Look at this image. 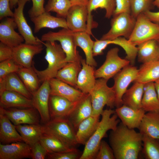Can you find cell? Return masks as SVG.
I'll use <instances>...</instances> for the list:
<instances>
[{"label":"cell","instance_id":"obj_1","mask_svg":"<svg viewBox=\"0 0 159 159\" xmlns=\"http://www.w3.org/2000/svg\"><path fill=\"white\" fill-rule=\"evenodd\" d=\"M142 138L140 132L120 122L115 130H111L109 136L115 159H138L142 149Z\"/></svg>","mask_w":159,"mask_h":159},{"label":"cell","instance_id":"obj_2","mask_svg":"<svg viewBox=\"0 0 159 159\" xmlns=\"http://www.w3.org/2000/svg\"><path fill=\"white\" fill-rule=\"evenodd\" d=\"M101 119L92 135L85 145L84 150L79 159H94L101 141L109 130H115L120 120L115 110L110 108L103 110Z\"/></svg>","mask_w":159,"mask_h":159},{"label":"cell","instance_id":"obj_3","mask_svg":"<svg viewBox=\"0 0 159 159\" xmlns=\"http://www.w3.org/2000/svg\"><path fill=\"white\" fill-rule=\"evenodd\" d=\"M41 42L46 47L44 58L48 63L47 67L43 70H38L34 67V63L32 66L40 82H43L55 78L58 71L67 62L65 61L66 55L60 44L56 41L44 42L41 40Z\"/></svg>","mask_w":159,"mask_h":159},{"label":"cell","instance_id":"obj_4","mask_svg":"<svg viewBox=\"0 0 159 159\" xmlns=\"http://www.w3.org/2000/svg\"><path fill=\"white\" fill-rule=\"evenodd\" d=\"M42 42L58 41L66 55V62H81L82 58L77 49L74 32L69 29L62 28L57 32L49 31L43 34Z\"/></svg>","mask_w":159,"mask_h":159},{"label":"cell","instance_id":"obj_5","mask_svg":"<svg viewBox=\"0 0 159 159\" xmlns=\"http://www.w3.org/2000/svg\"><path fill=\"white\" fill-rule=\"evenodd\" d=\"M108 81L103 78L96 80L95 87L90 93L93 115H101L105 105L112 109L115 107V92L112 87H109L107 85Z\"/></svg>","mask_w":159,"mask_h":159},{"label":"cell","instance_id":"obj_6","mask_svg":"<svg viewBox=\"0 0 159 159\" xmlns=\"http://www.w3.org/2000/svg\"><path fill=\"white\" fill-rule=\"evenodd\" d=\"M43 127L44 133L57 138L70 147L76 148L78 144L76 131L67 118L51 120L44 124Z\"/></svg>","mask_w":159,"mask_h":159},{"label":"cell","instance_id":"obj_7","mask_svg":"<svg viewBox=\"0 0 159 159\" xmlns=\"http://www.w3.org/2000/svg\"><path fill=\"white\" fill-rule=\"evenodd\" d=\"M159 39V24L150 21L144 14L139 15L136 18L135 25L127 39L135 46L145 41Z\"/></svg>","mask_w":159,"mask_h":159},{"label":"cell","instance_id":"obj_8","mask_svg":"<svg viewBox=\"0 0 159 159\" xmlns=\"http://www.w3.org/2000/svg\"><path fill=\"white\" fill-rule=\"evenodd\" d=\"M136 21V18L128 13L113 16L111 21L110 29L100 39L112 40L120 37L128 39L133 30Z\"/></svg>","mask_w":159,"mask_h":159},{"label":"cell","instance_id":"obj_9","mask_svg":"<svg viewBox=\"0 0 159 159\" xmlns=\"http://www.w3.org/2000/svg\"><path fill=\"white\" fill-rule=\"evenodd\" d=\"M119 48L115 47L109 50L103 64L95 70V75L96 79L103 78L108 80L113 77L123 68L129 65L130 62L119 55Z\"/></svg>","mask_w":159,"mask_h":159},{"label":"cell","instance_id":"obj_10","mask_svg":"<svg viewBox=\"0 0 159 159\" xmlns=\"http://www.w3.org/2000/svg\"><path fill=\"white\" fill-rule=\"evenodd\" d=\"M138 69L133 65L129 64L123 68L114 77L112 86L115 95V107L122 105V98L130 84L135 82L138 77Z\"/></svg>","mask_w":159,"mask_h":159},{"label":"cell","instance_id":"obj_11","mask_svg":"<svg viewBox=\"0 0 159 159\" xmlns=\"http://www.w3.org/2000/svg\"><path fill=\"white\" fill-rule=\"evenodd\" d=\"M88 15L87 6H72L66 18L68 29L75 32H87L92 34L87 25Z\"/></svg>","mask_w":159,"mask_h":159},{"label":"cell","instance_id":"obj_12","mask_svg":"<svg viewBox=\"0 0 159 159\" xmlns=\"http://www.w3.org/2000/svg\"><path fill=\"white\" fill-rule=\"evenodd\" d=\"M50 88L49 80L44 81L39 88L32 94L34 107L38 111L41 120L44 124L51 120L49 110Z\"/></svg>","mask_w":159,"mask_h":159},{"label":"cell","instance_id":"obj_13","mask_svg":"<svg viewBox=\"0 0 159 159\" xmlns=\"http://www.w3.org/2000/svg\"><path fill=\"white\" fill-rule=\"evenodd\" d=\"M0 111L15 126L24 124H39V113L34 107L5 109L0 107Z\"/></svg>","mask_w":159,"mask_h":159},{"label":"cell","instance_id":"obj_14","mask_svg":"<svg viewBox=\"0 0 159 159\" xmlns=\"http://www.w3.org/2000/svg\"><path fill=\"white\" fill-rule=\"evenodd\" d=\"M29 0H19L17 4L18 6L15 8L13 17L16 24L19 34L24 39L25 43L34 45L41 44V40L34 35L24 14L23 10L25 5Z\"/></svg>","mask_w":159,"mask_h":159},{"label":"cell","instance_id":"obj_15","mask_svg":"<svg viewBox=\"0 0 159 159\" xmlns=\"http://www.w3.org/2000/svg\"><path fill=\"white\" fill-rule=\"evenodd\" d=\"M43 49L42 44L34 45L22 43L13 48L12 59L17 64L24 67H30L33 64L32 59Z\"/></svg>","mask_w":159,"mask_h":159},{"label":"cell","instance_id":"obj_16","mask_svg":"<svg viewBox=\"0 0 159 159\" xmlns=\"http://www.w3.org/2000/svg\"><path fill=\"white\" fill-rule=\"evenodd\" d=\"M78 102H72L63 97L50 94L49 106L51 120L67 118Z\"/></svg>","mask_w":159,"mask_h":159},{"label":"cell","instance_id":"obj_17","mask_svg":"<svg viewBox=\"0 0 159 159\" xmlns=\"http://www.w3.org/2000/svg\"><path fill=\"white\" fill-rule=\"evenodd\" d=\"M17 25L13 17H7L0 24V42L14 48L24 41L23 37L15 30Z\"/></svg>","mask_w":159,"mask_h":159},{"label":"cell","instance_id":"obj_18","mask_svg":"<svg viewBox=\"0 0 159 159\" xmlns=\"http://www.w3.org/2000/svg\"><path fill=\"white\" fill-rule=\"evenodd\" d=\"M50 94L63 97L72 102L79 101L86 94L56 78L49 80Z\"/></svg>","mask_w":159,"mask_h":159},{"label":"cell","instance_id":"obj_19","mask_svg":"<svg viewBox=\"0 0 159 159\" xmlns=\"http://www.w3.org/2000/svg\"><path fill=\"white\" fill-rule=\"evenodd\" d=\"M32 148L23 142L4 144L0 143V159L31 158Z\"/></svg>","mask_w":159,"mask_h":159},{"label":"cell","instance_id":"obj_20","mask_svg":"<svg viewBox=\"0 0 159 159\" xmlns=\"http://www.w3.org/2000/svg\"><path fill=\"white\" fill-rule=\"evenodd\" d=\"M115 111L121 122L131 129H138L146 113L142 108L136 109L123 105L116 108Z\"/></svg>","mask_w":159,"mask_h":159},{"label":"cell","instance_id":"obj_21","mask_svg":"<svg viewBox=\"0 0 159 159\" xmlns=\"http://www.w3.org/2000/svg\"><path fill=\"white\" fill-rule=\"evenodd\" d=\"M92 108L91 95L86 94L77 103L67 118L74 127L76 131L79 124L92 115Z\"/></svg>","mask_w":159,"mask_h":159},{"label":"cell","instance_id":"obj_22","mask_svg":"<svg viewBox=\"0 0 159 159\" xmlns=\"http://www.w3.org/2000/svg\"><path fill=\"white\" fill-rule=\"evenodd\" d=\"M0 105L5 109L34 107L32 99L19 93L7 90L0 94Z\"/></svg>","mask_w":159,"mask_h":159},{"label":"cell","instance_id":"obj_23","mask_svg":"<svg viewBox=\"0 0 159 159\" xmlns=\"http://www.w3.org/2000/svg\"><path fill=\"white\" fill-rule=\"evenodd\" d=\"M82 65L77 78L76 89L85 94H90L95 85L96 80L95 67L88 64L85 59L81 61Z\"/></svg>","mask_w":159,"mask_h":159},{"label":"cell","instance_id":"obj_24","mask_svg":"<svg viewBox=\"0 0 159 159\" xmlns=\"http://www.w3.org/2000/svg\"><path fill=\"white\" fill-rule=\"evenodd\" d=\"M34 24V32H39L42 28H47L54 29L58 27L68 29L65 18L55 17L49 12L45 11L37 16L30 18Z\"/></svg>","mask_w":159,"mask_h":159},{"label":"cell","instance_id":"obj_25","mask_svg":"<svg viewBox=\"0 0 159 159\" xmlns=\"http://www.w3.org/2000/svg\"><path fill=\"white\" fill-rule=\"evenodd\" d=\"M0 141L6 144L17 142H23L15 126L0 111Z\"/></svg>","mask_w":159,"mask_h":159},{"label":"cell","instance_id":"obj_26","mask_svg":"<svg viewBox=\"0 0 159 159\" xmlns=\"http://www.w3.org/2000/svg\"><path fill=\"white\" fill-rule=\"evenodd\" d=\"M100 116L92 115L79 124L76 132L78 144L85 145L92 135L99 124Z\"/></svg>","mask_w":159,"mask_h":159},{"label":"cell","instance_id":"obj_27","mask_svg":"<svg viewBox=\"0 0 159 159\" xmlns=\"http://www.w3.org/2000/svg\"><path fill=\"white\" fill-rule=\"evenodd\" d=\"M6 90L15 92L29 99L32 98V94L16 72L9 74L0 80V94Z\"/></svg>","mask_w":159,"mask_h":159},{"label":"cell","instance_id":"obj_28","mask_svg":"<svg viewBox=\"0 0 159 159\" xmlns=\"http://www.w3.org/2000/svg\"><path fill=\"white\" fill-rule=\"evenodd\" d=\"M138 129L142 135L159 140V112L145 113Z\"/></svg>","mask_w":159,"mask_h":159},{"label":"cell","instance_id":"obj_29","mask_svg":"<svg viewBox=\"0 0 159 159\" xmlns=\"http://www.w3.org/2000/svg\"><path fill=\"white\" fill-rule=\"evenodd\" d=\"M137 46L138 62L143 64L159 60V46L157 40H149Z\"/></svg>","mask_w":159,"mask_h":159},{"label":"cell","instance_id":"obj_30","mask_svg":"<svg viewBox=\"0 0 159 159\" xmlns=\"http://www.w3.org/2000/svg\"><path fill=\"white\" fill-rule=\"evenodd\" d=\"M15 127L23 141L31 147L40 140L44 133L43 125L39 124H22L16 125Z\"/></svg>","mask_w":159,"mask_h":159},{"label":"cell","instance_id":"obj_31","mask_svg":"<svg viewBox=\"0 0 159 159\" xmlns=\"http://www.w3.org/2000/svg\"><path fill=\"white\" fill-rule=\"evenodd\" d=\"M144 85L140 82H135L123 95L122 98V105L136 109L141 108Z\"/></svg>","mask_w":159,"mask_h":159},{"label":"cell","instance_id":"obj_32","mask_svg":"<svg viewBox=\"0 0 159 159\" xmlns=\"http://www.w3.org/2000/svg\"><path fill=\"white\" fill-rule=\"evenodd\" d=\"M141 108L146 112H159V100L154 82H150L145 84L141 101Z\"/></svg>","mask_w":159,"mask_h":159},{"label":"cell","instance_id":"obj_33","mask_svg":"<svg viewBox=\"0 0 159 159\" xmlns=\"http://www.w3.org/2000/svg\"><path fill=\"white\" fill-rule=\"evenodd\" d=\"M159 80V60L143 64L138 69L137 79L134 82L143 84Z\"/></svg>","mask_w":159,"mask_h":159},{"label":"cell","instance_id":"obj_34","mask_svg":"<svg viewBox=\"0 0 159 159\" xmlns=\"http://www.w3.org/2000/svg\"><path fill=\"white\" fill-rule=\"evenodd\" d=\"M87 6L88 12L87 25L92 27L96 24L93 20L92 11L99 8L104 9L106 11L105 17L110 19L113 15L115 9L116 1L115 0H89Z\"/></svg>","mask_w":159,"mask_h":159},{"label":"cell","instance_id":"obj_35","mask_svg":"<svg viewBox=\"0 0 159 159\" xmlns=\"http://www.w3.org/2000/svg\"><path fill=\"white\" fill-rule=\"evenodd\" d=\"M81 62H67L58 72L55 78L76 88L78 74L81 69Z\"/></svg>","mask_w":159,"mask_h":159},{"label":"cell","instance_id":"obj_36","mask_svg":"<svg viewBox=\"0 0 159 159\" xmlns=\"http://www.w3.org/2000/svg\"><path fill=\"white\" fill-rule=\"evenodd\" d=\"M74 33L77 45L83 50L85 54L86 63L94 67H96L97 63L93 55L94 41L90 38L91 34L87 32Z\"/></svg>","mask_w":159,"mask_h":159},{"label":"cell","instance_id":"obj_37","mask_svg":"<svg viewBox=\"0 0 159 159\" xmlns=\"http://www.w3.org/2000/svg\"><path fill=\"white\" fill-rule=\"evenodd\" d=\"M40 141L46 148L48 153H60L76 151V148L70 147L57 138L44 133Z\"/></svg>","mask_w":159,"mask_h":159},{"label":"cell","instance_id":"obj_38","mask_svg":"<svg viewBox=\"0 0 159 159\" xmlns=\"http://www.w3.org/2000/svg\"><path fill=\"white\" fill-rule=\"evenodd\" d=\"M16 73L32 95L39 88L40 82L32 66L22 67Z\"/></svg>","mask_w":159,"mask_h":159},{"label":"cell","instance_id":"obj_39","mask_svg":"<svg viewBox=\"0 0 159 159\" xmlns=\"http://www.w3.org/2000/svg\"><path fill=\"white\" fill-rule=\"evenodd\" d=\"M142 152L147 159H159V140L143 135Z\"/></svg>","mask_w":159,"mask_h":159},{"label":"cell","instance_id":"obj_40","mask_svg":"<svg viewBox=\"0 0 159 159\" xmlns=\"http://www.w3.org/2000/svg\"><path fill=\"white\" fill-rule=\"evenodd\" d=\"M72 6L70 0H49L44 8L46 11L55 12L57 17L66 19Z\"/></svg>","mask_w":159,"mask_h":159},{"label":"cell","instance_id":"obj_41","mask_svg":"<svg viewBox=\"0 0 159 159\" xmlns=\"http://www.w3.org/2000/svg\"><path fill=\"white\" fill-rule=\"evenodd\" d=\"M154 0H130L131 14L136 18L140 14L150 11L154 6Z\"/></svg>","mask_w":159,"mask_h":159},{"label":"cell","instance_id":"obj_42","mask_svg":"<svg viewBox=\"0 0 159 159\" xmlns=\"http://www.w3.org/2000/svg\"><path fill=\"white\" fill-rule=\"evenodd\" d=\"M22 67L16 63L12 59L0 62V80L9 74L13 73H17Z\"/></svg>","mask_w":159,"mask_h":159},{"label":"cell","instance_id":"obj_43","mask_svg":"<svg viewBox=\"0 0 159 159\" xmlns=\"http://www.w3.org/2000/svg\"><path fill=\"white\" fill-rule=\"evenodd\" d=\"M95 159H115L112 148L105 140L101 141Z\"/></svg>","mask_w":159,"mask_h":159},{"label":"cell","instance_id":"obj_44","mask_svg":"<svg viewBox=\"0 0 159 159\" xmlns=\"http://www.w3.org/2000/svg\"><path fill=\"white\" fill-rule=\"evenodd\" d=\"M82 154L79 150L70 152L48 153L47 158L49 159H80Z\"/></svg>","mask_w":159,"mask_h":159},{"label":"cell","instance_id":"obj_45","mask_svg":"<svg viewBox=\"0 0 159 159\" xmlns=\"http://www.w3.org/2000/svg\"><path fill=\"white\" fill-rule=\"evenodd\" d=\"M31 158L33 159H44L47 158L48 152L40 141L32 147Z\"/></svg>","mask_w":159,"mask_h":159},{"label":"cell","instance_id":"obj_46","mask_svg":"<svg viewBox=\"0 0 159 159\" xmlns=\"http://www.w3.org/2000/svg\"><path fill=\"white\" fill-rule=\"evenodd\" d=\"M32 6L28 13L30 18L35 17L45 11L44 4V0H32Z\"/></svg>","mask_w":159,"mask_h":159},{"label":"cell","instance_id":"obj_47","mask_svg":"<svg viewBox=\"0 0 159 159\" xmlns=\"http://www.w3.org/2000/svg\"><path fill=\"white\" fill-rule=\"evenodd\" d=\"M110 44V40H98L94 42L93 55L94 57L103 54V51L107 46Z\"/></svg>","mask_w":159,"mask_h":159},{"label":"cell","instance_id":"obj_48","mask_svg":"<svg viewBox=\"0 0 159 159\" xmlns=\"http://www.w3.org/2000/svg\"><path fill=\"white\" fill-rule=\"evenodd\" d=\"M116 6L113 16L122 13L131 14L130 0H115Z\"/></svg>","mask_w":159,"mask_h":159},{"label":"cell","instance_id":"obj_49","mask_svg":"<svg viewBox=\"0 0 159 159\" xmlns=\"http://www.w3.org/2000/svg\"><path fill=\"white\" fill-rule=\"evenodd\" d=\"M10 0H0V20L4 18L13 17L14 12L11 9Z\"/></svg>","mask_w":159,"mask_h":159},{"label":"cell","instance_id":"obj_50","mask_svg":"<svg viewBox=\"0 0 159 159\" xmlns=\"http://www.w3.org/2000/svg\"><path fill=\"white\" fill-rule=\"evenodd\" d=\"M13 48L0 42V62L12 59Z\"/></svg>","mask_w":159,"mask_h":159},{"label":"cell","instance_id":"obj_51","mask_svg":"<svg viewBox=\"0 0 159 159\" xmlns=\"http://www.w3.org/2000/svg\"><path fill=\"white\" fill-rule=\"evenodd\" d=\"M152 21L159 24V11L153 12L148 11L144 13Z\"/></svg>","mask_w":159,"mask_h":159},{"label":"cell","instance_id":"obj_52","mask_svg":"<svg viewBox=\"0 0 159 159\" xmlns=\"http://www.w3.org/2000/svg\"><path fill=\"white\" fill-rule=\"evenodd\" d=\"M89 0H70L72 6L82 5L87 6Z\"/></svg>","mask_w":159,"mask_h":159},{"label":"cell","instance_id":"obj_53","mask_svg":"<svg viewBox=\"0 0 159 159\" xmlns=\"http://www.w3.org/2000/svg\"><path fill=\"white\" fill-rule=\"evenodd\" d=\"M154 84L157 96L159 100V80L154 82Z\"/></svg>","mask_w":159,"mask_h":159},{"label":"cell","instance_id":"obj_54","mask_svg":"<svg viewBox=\"0 0 159 159\" xmlns=\"http://www.w3.org/2000/svg\"><path fill=\"white\" fill-rule=\"evenodd\" d=\"M19 0H10V5L11 9L16 6Z\"/></svg>","mask_w":159,"mask_h":159},{"label":"cell","instance_id":"obj_55","mask_svg":"<svg viewBox=\"0 0 159 159\" xmlns=\"http://www.w3.org/2000/svg\"><path fill=\"white\" fill-rule=\"evenodd\" d=\"M153 4L154 6L159 9V0H154L153 2Z\"/></svg>","mask_w":159,"mask_h":159},{"label":"cell","instance_id":"obj_56","mask_svg":"<svg viewBox=\"0 0 159 159\" xmlns=\"http://www.w3.org/2000/svg\"><path fill=\"white\" fill-rule=\"evenodd\" d=\"M158 44L159 46V39H158V40H157Z\"/></svg>","mask_w":159,"mask_h":159}]
</instances>
